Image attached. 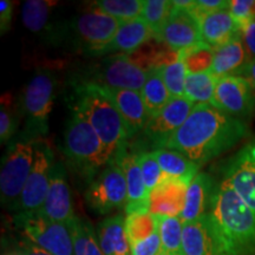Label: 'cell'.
I'll return each mask as SVG.
<instances>
[{
    "label": "cell",
    "mask_w": 255,
    "mask_h": 255,
    "mask_svg": "<svg viewBox=\"0 0 255 255\" xmlns=\"http://www.w3.org/2000/svg\"><path fill=\"white\" fill-rule=\"evenodd\" d=\"M225 255H255V213L227 182L216 183L208 213Z\"/></svg>",
    "instance_id": "2"
},
{
    "label": "cell",
    "mask_w": 255,
    "mask_h": 255,
    "mask_svg": "<svg viewBox=\"0 0 255 255\" xmlns=\"http://www.w3.org/2000/svg\"><path fill=\"white\" fill-rule=\"evenodd\" d=\"M57 77L55 72L39 69L25 87L20 98L25 119L24 131L33 138H43L49 132V119L55 103Z\"/></svg>",
    "instance_id": "6"
},
{
    "label": "cell",
    "mask_w": 255,
    "mask_h": 255,
    "mask_svg": "<svg viewBox=\"0 0 255 255\" xmlns=\"http://www.w3.org/2000/svg\"><path fill=\"white\" fill-rule=\"evenodd\" d=\"M247 135L245 121L213 104H195L186 122L161 149L180 152L201 167L231 150Z\"/></svg>",
    "instance_id": "1"
},
{
    "label": "cell",
    "mask_w": 255,
    "mask_h": 255,
    "mask_svg": "<svg viewBox=\"0 0 255 255\" xmlns=\"http://www.w3.org/2000/svg\"><path fill=\"white\" fill-rule=\"evenodd\" d=\"M154 32L142 17L129 21H123L115 34L114 39L108 45L104 55L111 52H123V55H131L148 43Z\"/></svg>",
    "instance_id": "24"
},
{
    "label": "cell",
    "mask_w": 255,
    "mask_h": 255,
    "mask_svg": "<svg viewBox=\"0 0 255 255\" xmlns=\"http://www.w3.org/2000/svg\"><path fill=\"white\" fill-rule=\"evenodd\" d=\"M162 252L170 255H186L183 251V223L180 218L157 216Z\"/></svg>",
    "instance_id": "33"
},
{
    "label": "cell",
    "mask_w": 255,
    "mask_h": 255,
    "mask_svg": "<svg viewBox=\"0 0 255 255\" xmlns=\"http://www.w3.org/2000/svg\"><path fill=\"white\" fill-rule=\"evenodd\" d=\"M228 8L229 1H223V0H200V1H195V4L190 8V11L199 20L203 15Z\"/></svg>",
    "instance_id": "41"
},
{
    "label": "cell",
    "mask_w": 255,
    "mask_h": 255,
    "mask_svg": "<svg viewBox=\"0 0 255 255\" xmlns=\"http://www.w3.org/2000/svg\"><path fill=\"white\" fill-rule=\"evenodd\" d=\"M13 222L24 233L28 241L52 255H75L69 225L52 221L40 212L15 214Z\"/></svg>",
    "instance_id": "9"
},
{
    "label": "cell",
    "mask_w": 255,
    "mask_h": 255,
    "mask_svg": "<svg viewBox=\"0 0 255 255\" xmlns=\"http://www.w3.org/2000/svg\"><path fill=\"white\" fill-rule=\"evenodd\" d=\"M228 9L233 18L240 25L241 30L255 18L254 0H231Z\"/></svg>",
    "instance_id": "39"
},
{
    "label": "cell",
    "mask_w": 255,
    "mask_h": 255,
    "mask_svg": "<svg viewBox=\"0 0 255 255\" xmlns=\"http://www.w3.org/2000/svg\"><path fill=\"white\" fill-rule=\"evenodd\" d=\"M241 36L252 62V60L255 59V18L250 21L246 26L242 27Z\"/></svg>",
    "instance_id": "42"
},
{
    "label": "cell",
    "mask_w": 255,
    "mask_h": 255,
    "mask_svg": "<svg viewBox=\"0 0 255 255\" xmlns=\"http://www.w3.org/2000/svg\"><path fill=\"white\" fill-rule=\"evenodd\" d=\"M173 8V1L168 0H144L141 17L150 26L155 37H157L162 31Z\"/></svg>",
    "instance_id": "36"
},
{
    "label": "cell",
    "mask_w": 255,
    "mask_h": 255,
    "mask_svg": "<svg viewBox=\"0 0 255 255\" xmlns=\"http://www.w3.org/2000/svg\"><path fill=\"white\" fill-rule=\"evenodd\" d=\"M115 161L122 167L128 187V201L126 206L127 214L135 212L149 210V193L146 191L144 178L138 164L137 154L124 151Z\"/></svg>",
    "instance_id": "20"
},
{
    "label": "cell",
    "mask_w": 255,
    "mask_h": 255,
    "mask_svg": "<svg viewBox=\"0 0 255 255\" xmlns=\"http://www.w3.org/2000/svg\"><path fill=\"white\" fill-rule=\"evenodd\" d=\"M96 233L104 255H131L123 215L116 214L103 220Z\"/></svg>",
    "instance_id": "25"
},
{
    "label": "cell",
    "mask_w": 255,
    "mask_h": 255,
    "mask_svg": "<svg viewBox=\"0 0 255 255\" xmlns=\"http://www.w3.org/2000/svg\"><path fill=\"white\" fill-rule=\"evenodd\" d=\"M71 229L75 255H104L100 246L97 233L87 219L77 215L69 223Z\"/></svg>",
    "instance_id": "28"
},
{
    "label": "cell",
    "mask_w": 255,
    "mask_h": 255,
    "mask_svg": "<svg viewBox=\"0 0 255 255\" xmlns=\"http://www.w3.org/2000/svg\"><path fill=\"white\" fill-rule=\"evenodd\" d=\"M91 76L84 83H92L102 88L122 89L141 92L148 72L139 68L129 55H114L96 65Z\"/></svg>",
    "instance_id": "11"
},
{
    "label": "cell",
    "mask_w": 255,
    "mask_h": 255,
    "mask_svg": "<svg viewBox=\"0 0 255 255\" xmlns=\"http://www.w3.org/2000/svg\"><path fill=\"white\" fill-rule=\"evenodd\" d=\"M200 32L203 43L213 50L225 45L241 33V27L233 18L229 9L213 12L199 19Z\"/></svg>",
    "instance_id": "22"
},
{
    "label": "cell",
    "mask_w": 255,
    "mask_h": 255,
    "mask_svg": "<svg viewBox=\"0 0 255 255\" xmlns=\"http://www.w3.org/2000/svg\"><path fill=\"white\" fill-rule=\"evenodd\" d=\"M157 39L171 50L181 52L203 43L199 20L191 13L190 8H173L170 17L159 32Z\"/></svg>",
    "instance_id": "16"
},
{
    "label": "cell",
    "mask_w": 255,
    "mask_h": 255,
    "mask_svg": "<svg viewBox=\"0 0 255 255\" xmlns=\"http://www.w3.org/2000/svg\"><path fill=\"white\" fill-rule=\"evenodd\" d=\"M222 181L255 213V136L222 165Z\"/></svg>",
    "instance_id": "12"
},
{
    "label": "cell",
    "mask_w": 255,
    "mask_h": 255,
    "mask_svg": "<svg viewBox=\"0 0 255 255\" xmlns=\"http://www.w3.org/2000/svg\"><path fill=\"white\" fill-rule=\"evenodd\" d=\"M194 103L183 97H174L167 104V107L157 116L149 120L144 130L145 138L151 146H158L161 149L165 142L174 135L186 122L191 111Z\"/></svg>",
    "instance_id": "14"
},
{
    "label": "cell",
    "mask_w": 255,
    "mask_h": 255,
    "mask_svg": "<svg viewBox=\"0 0 255 255\" xmlns=\"http://www.w3.org/2000/svg\"><path fill=\"white\" fill-rule=\"evenodd\" d=\"M122 24L119 19L94 9L73 18L69 24L71 43L83 55L97 57L105 50Z\"/></svg>",
    "instance_id": "7"
},
{
    "label": "cell",
    "mask_w": 255,
    "mask_h": 255,
    "mask_svg": "<svg viewBox=\"0 0 255 255\" xmlns=\"http://www.w3.org/2000/svg\"><path fill=\"white\" fill-rule=\"evenodd\" d=\"M85 202L95 214L107 215L126 208L128 187L124 171L117 161L110 162L96 175L85 191Z\"/></svg>",
    "instance_id": "8"
},
{
    "label": "cell",
    "mask_w": 255,
    "mask_h": 255,
    "mask_svg": "<svg viewBox=\"0 0 255 255\" xmlns=\"http://www.w3.org/2000/svg\"><path fill=\"white\" fill-rule=\"evenodd\" d=\"M158 255H170V254H168V253H164V252H161V253H159Z\"/></svg>",
    "instance_id": "46"
},
{
    "label": "cell",
    "mask_w": 255,
    "mask_h": 255,
    "mask_svg": "<svg viewBox=\"0 0 255 255\" xmlns=\"http://www.w3.org/2000/svg\"><path fill=\"white\" fill-rule=\"evenodd\" d=\"M180 59L186 66L188 73L209 71L214 60V50L205 43L183 50L180 52Z\"/></svg>",
    "instance_id": "35"
},
{
    "label": "cell",
    "mask_w": 255,
    "mask_h": 255,
    "mask_svg": "<svg viewBox=\"0 0 255 255\" xmlns=\"http://www.w3.org/2000/svg\"><path fill=\"white\" fill-rule=\"evenodd\" d=\"M55 162V155L50 142L45 138H38L34 149L33 165L14 210V215L32 214L41 209L49 190L51 170Z\"/></svg>",
    "instance_id": "10"
},
{
    "label": "cell",
    "mask_w": 255,
    "mask_h": 255,
    "mask_svg": "<svg viewBox=\"0 0 255 255\" xmlns=\"http://www.w3.org/2000/svg\"><path fill=\"white\" fill-rule=\"evenodd\" d=\"M183 251L186 255H225L218 233L208 214L183 223Z\"/></svg>",
    "instance_id": "17"
},
{
    "label": "cell",
    "mask_w": 255,
    "mask_h": 255,
    "mask_svg": "<svg viewBox=\"0 0 255 255\" xmlns=\"http://www.w3.org/2000/svg\"><path fill=\"white\" fill-rule=\"evenodd\" d=\"M137 159H138V164L141 167L143 178H144L146 191L150 195L151 191L155 189L159 181L163 177V173H162V169L159 167L157 159L152 155V151L138 152Z\"/></svg>",
    "instance_id": "38"
},
{
    "label": "cell",
    "mask_w": 255,
    "mask_h": 255,
    "mask_svg": "<svg viewBox=\"0 0 255 255\" xmlns=\"http://www.w3.org/2000/svg\"><path fill=\"white\" fill-rule=\"evenodd\" d=\"M102 89L119 109L124 124H126L128 138H132L137 133L144 130L150 117H149L145 105L143 103L141 92L122 90V89Z\"/></svg>",
    "instance_id": "19"
},
{
    "label": "cell",
    "mask_w": 255,
    "mask_h": 255,
    "mask_svg": "<svg viewBox=\"0 0 255 255\" xmlns=\"http://www.w3.org/2000/svg\"><path fill=\"white\" fill-rule=\"evenodd\" d=\"M56 1L47 0H27L21 7V19L24 26L33 33H41L47 30L52 9Z\"/></svg>",
    "instance_id": "30"
},
{
    "label": "cell",
    "mask_w": 255,
    "mask_h": 255,
    "mask_svg": "<svg viewBox=\"0 0 255 255\" xmlns=\"http://www.w3.org/2000/svg\"><path fill=\"white\" fill-rule=\"evenodd\" d=\"M12 11H13V2L9 0L0 1V28H1L2 33L7 31L11 25Z\"/></svg>",
    "instance_id": "43"
},
{
    "label": "cell",
    "mask_w": 255,
    "mask_h": 255,
    "mask_svg": "<svg viewBox=\"0 0 255 255\" xmlns=\"http://www.w3.org/2000/svg\"><path fill=\"white\" fill-rule=\"evenodd\" d=\"M38 138L23 131L8 143L0 171V199L5 208L14 212L30 176Z\"/></svg>",
    "instance_id": "5"
},
{
    "label": "cell",
    "mask_w": 255,
    "mask_h": 255,
    "mask_svg": "<svg viewBox=\"0 0 255 255\" xmlns=\"http://www.w3.org/2000/svg\"><path fill=\"white\" fill-rule=\"evenodd\" d=\"M158 231L157 216L150 213V210H142L131 214H127L126 233L130 246L141 242Z\"/></svg>",
    "instance_id": "32"
},
{
    "label": "cell",
    "mask_w": 255,
    "mask_h": 255,
    "mask_svg": "<svg viewBox=\"0 0 255 255\" xmlns=\"http://www.w3.org/2000/svg\"><path fill=\"white\" fill-rule=\"evenodd\" d=\"M250 62V56L240 33L225 45L214 50V60L209 71L218 79L227 76L244 75Z\"/></svg>",
    "instance_id": "21"
},
{
    "label": "cell",
    "mask_w": 255,
    "mask_h": 255,
    "mask_svg": "<svg viewBox=\"0 0 255 255\" xmlns=\"http://www.w3.org/2000/svg\"><path fill=\"white\" fill-rule=\"evenodd\" d=\"M144 0H100L95 1L92 8L123 21L141 17Z\"/></svg>",
    "instance_id": "34"
},
{
    "label": "cell",
    "mask_w": 255,
    "mask_h": 255,
    "mask_svg": "<svg viewBox=\"0 0 255 255\" xmlns=\"http://www.w3.org/2000/svg\"><path fill=\"white\" fill-rule=\"evenodd\" d=\"M190 182L173 177H162L149 196V210L156 216L178 218L183 210Z\"/></svg>",
    "instance_id": "18"
},
{
    "label": "cell",
    "mask_w": 255,
    "mask_h": 255,
    "mask_svg": "<svg viewBox=\"0 0 255 255\" xmlns=\"http://www.w3.org/2000/svg\"><path fill=\"white\" fill-rule=\"evenodd\" d=\"M219 79L210 71L188 73L184 96L197 104H212Z\"/></svg>",
    "instance_id": "29"
},
{
    "label": "cell",
    "mask_w": 255,
    "mask_h": 255,
    "mask_svg": "<svg viewBox=\"0 0 255 255\" xmlns=\"http://www.w3.org/2000/svg\"><path fill=\"white\" fill-rule=\"evenodd\" d=\"M215 184L213 177L207 173H199L194 177L188 187L183 210L178 216L182 223L195 221L208 213Z\"/></svg>",
    "instance_id": "23"
},
{
    "label": "cell",
    "mask_w": 255,
    "mask_h": 255,
    "mask_svg": "<svg viewBox=\"0 0 255 255\" xmlns=\"http://www.w3.org/2000/svg\"><path fill=\"white\" fill-rule=\"evenodd\" d=\"M244 75L246 76V78L252 83V87H253L254 91H255V59L252 60L248 64L246 71L244 72Z\"/></svg>",
    "instance_id": "45"
},
{
    "label": "cell",
    "mask_w": 255,
    "mask_h": 255,
    "mask_svg": "<svg viewBox=\"0 0 255 255\" xmlns=\"http://www.w3.org/2000/svg\"><path fill=\"white\" fill-rule=\"evenodd\" d=\"M161 71L171 97H183L188 72L182 60L178 59L177 62L163 66Z\"/></svg>",
    "instance_id": "37"
},
{
    "label": "cell",
    "mask_w": 255,
    "mask_h": 255,
    "mask_svg": "<svg viewBox=\"0 0 255 255\" xmlns=\"http://www.w3.org/2000/svg\"><path fill=\"white\" fill-rule=\"evenodd\" d=\"M18 255H52L49 252H46L43 248H40L37 245H34L31 241H24L21 242L20 248H19V254Z\"/></svg>",
    "instance_id": "44"
},
{
    "label": "cell",
    "mask_w": 255,
    "mask_h": 255,
    "mask_svg": "<svg viewBox=\"0 0 255 255\" xmlns=\"http://www.w3.org/2000/svg\"><path fill=\"white\" fill-rule=\"evenodd\" d=\"M141 96L150 119L157 116L171 101L173 97L162 77L161 68L149 70L141 90Z\"/></svg>",
    "instance_id": "26"
},
{
    "label": "cell",
    "mask_w": 255,
    "mask_h": 255,
    "mask_svg": "<svg viewBox=\"0 0 255 255\" xmlns=\"http://www.w3.org/2000/svg\"><path fill=\"white\" fill-rule=\"evenodd\" d=\"M63 154L76 171L91 182L111 162L103 142L81 114L72 111L63 135Z\"/></svg>",
    "instance_id": "4"
},
{
    "label": "cell",
    "mask_w": 255,
    "mask_h": 255,
    "mask_svg": "<svg viewBox=\"0 0 255 255\" xmlns=\"http://www.w3.org/2000/svg\"><path fill=\"white\" fill-rule=\"evenodd\" d=\"M131 255H158L162 252V241L158 231L145 240L130 246Z\"/></svg>",
    "instance_id": "40"
},
{
    "label": "cell",
    "mask_w": 255,
    "mask_h": 255,
    "mask_svg": "<svg viewBox=\"0 0 255 255\" xmlns=\"http://www.w3.org/2000/svg\"><path fill=\"white\" fill-rule=\"evenodd\" d=\"M212 104L235 119H248L255 111V91L252 83L241 76L220 78Z\"/></svg>",
    "instance_id": "13"
},
{
    "label": "cell",
    "mask_w": 255,
    "mask_h": 255,
    "mask_svg": "<svg viewBox=\"0 0 255 255\" xmlns=\"http://www.w3.org/2000/svg\"><path fill=\"white\" fill-rule=\"evenodd\" d=\"M72 111L81 114L90 123L103 142L111 162L127 151L126 124L114 102L103 89L92 83L79 82L69 98Z\"/></svg>",
    "instance_id": "3"
},
{
    "label": "cell",
    "mask_w": 255,
    "mask_h": 255,
    "mask_svg": "<svg viewBox=\"0 0 255 255\" xmlns=\"http://www.w3.org/2000/svg\"><path fill=\"white\" fill-rule=\"evenodd\" d=\"M39 212L47 219L64 225H69L76 216L73 213L68 173L65 165L60 161H56L51 170L49 190Z\"/></svg>",
    "instance_id": "15"
},
{
    "label": "cell",
    "mask_w": 255,
    "mask_h": 255,
    "mask_svg": "<svg viewBox=\"0 0 255 255\" xmlns=\"http://www.w3.org/2000/svg\"><path fill=\"white\" fill-rule=\"evenodd\" d=\"M21 107L20 102L15 101L9 92L4 94L0 101V142L8 144L17 133L20 122Z\"/></svg>",
    "instance_id": "31"
},
{
    "label": "cell",
    "mask_w": 255,
    "mask_h": 255,
    "mask_svg": "<svg viewBox=\"0 0 255 255\" xmlns=\"http://www.w3.org/2000/svg\"><path fill=\"white\" fill-rule=\"evenodd\" d=\"M152 155L157 159L162 173L165 177L178 178L191 182L196 176L200 167L180 152L169 149H156Z\"/></svg>",
    "instance_id": "27"
}]
</instances>
